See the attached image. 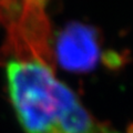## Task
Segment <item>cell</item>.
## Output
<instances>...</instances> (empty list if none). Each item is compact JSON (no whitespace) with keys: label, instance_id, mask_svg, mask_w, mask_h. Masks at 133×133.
I'll return each mask as SVG.
<instances>
[{"label":"cell","instance_id":"6da1fadb","mask_svg":"<svg viewBox=\"0 0 133 133\" xmlns=\"http://www.w3.org/2000/svg\"><path fill=\"white\" fill-rule=\"evenodd\" d=\"M6 74L12 107L26 133H113L58 80L45 60L10 59Z\"/></svg>","mask_w":133,"mask_h":133},{"label":"cell","instance_id":"7a4b0ae2","mask_svg":"<svg viewBox=\"0 0 133 133\" xmlns=\"http://www.w3.org/2000/svg\"><path fill=\"white\" fill-rule=\"evenodd\" d=\"M94 28L71 22L60 32L56 44V58L64 70L85 72L98 63L100 45Z\"/></svg>","mask_w":133,"mask_h":133}]
</instances>
